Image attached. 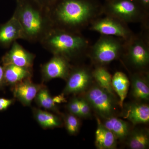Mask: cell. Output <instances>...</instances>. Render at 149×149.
I'll use <instances>...</instances> for the list:
<instances>
[{
	"label": "cell",
	"instance_id": "1",
	"mask_svg": "<svg viewBox=\"0 0 149 149\" xmlns=\"http://www.w3.org/2000/svg\"><path fill=\"white\" fill-rule=\"evenodd\" d=\"M48 12L54 28L79 33L103 14L97 0H56Z\"/></svg>",
	"mask_w": 149,
	"mask_h": 149
},
{
	"label": "cell",
	"instance_id": "2",
	"mask_svg": "<svg viewBox=\"0 0 149 149\" xmlns=\"http://www.w3.org/2000/svg\"><path fill=\"white\" fill-rule=\"evenodd\" d=\"M13 16L21 24L24 40L30 42H40L54 28L48 10L34 0H16Z\"/></svg>",
	"mask_w": 149,
	"mask_h": 149
},
{
	"label": "cell",
	"instance_id": "3",
	"mask_svg": "<svg viewBox=\"0 0 149 149\" xmlns=\"http://www.w3.org/2000/svg\"><path fill=\"white\" fill-rule=\"evenodd\" d=\"M43 47L53 55L64 57L70 62L89 52V41L81 33L56 28L51 29L40 41Z\"/></svg>",
	"mask_w": 149,
	"mask_h": 149
},
{
	"label": "cell",
	"instance_id": "4",
	"mask_svg": "<svg viewBox=\"0 0 149 149\" xmlns=\"http://www.w3.org/2000/svg\"><path fill=\"white\" fill-rule=\"evenodd\" d=\"M103 13L126 24L142 23L148 21V13L135 0H105Z\"/></svg>",
	"mask_w": 149,
	"mask_h": 149
},
{
	"label": "cell",
	"instance_id": "5",
	"mask_svg": "<svg viewBox=\"0 0 149 149\" xmlns=\"http://www.w3.org/2000/svg\"><path fill=\"white\" fill-rule=\"evenodd\" d=\"M125 42L118 37L102 35L89 49V55L97 65L109 64L123 52Z\"/></svg>",
	"mask_w": 149,
	"mask_h": 149
},
{
	"label": "cell",
	"instance_id": "6",
	"mask_svg": "<svg viewBox=\"0 0 149 149\" xmlns=\"http://www.w3.org/2000/svg\"><path fill=\"white\" fill-rule=\"evenodd\" d=\"M85 97L91 108L103 119L113 116L116 107L114 95L96 84L88 89Z\"/></svg>",
	"mask_w": 149,
	"mask_h": 149
},
{
	"label": "cell",
	"instance_id": "7",
	"mask_svg": "<svg viewBox=\"0 0 149 149\" xmlns=\"http://www.w3.org/2000/svg\"><path fill=\"white\" fill-rule=\"evenodd\" d=\"M124 52L130 65L135 69H145L149 63V46L148 38L134 35L125 41Z\"/></svg>",
	"mask_w": 149,
	"mask_h": 149
},
{
	"label": "cell",
	"instance_id": "8",
	"mask_svg": "<svg viewBox=\"0 0 149 149\" xmlns=\"http://www.w3.org/2000/svg\"><path fill=\"white\" fill-rule=\"evenodd\" d=\"M89 27L91 31L99 32L102 35L118 37L125 41H128L134 35L127 24L108 15L102 18L97 17Z\"/></svg>",
	"mask_w": 149,
	"mask_h": 149
},
{
	"label": "cell",
	"instance_id": "9",
	"mask_svg": "<svg viewBox=\"0 0 149 149\" xmlns=\"http://www.w3.org/2000/svg\"><path fill=\"white\" fill-rule=\"evenodd\" d=\"M93 78L92 71L87 68L72 67L63 94L65 95L83 93L90 87Z\"/></svg>",
	"mask_w": 149,
	"mask_h": 149
},
{
	"label": "cell",
	"instance_id": "10",
	"mask_svg": "<svg viewBox=\"0 0 149 149\" xmlns=\"http://www.w3.org/2000/svg\"><path fill=\"white\" fill-rule=\"evenodd\" d=\"M47 62L41 65L43 82H48L56 78L66 80L72 66L70 62L62 56L53 55Z\"/></svg>",
	"mask_w": 149,
	"mask_h": 149
},
{
	"label": "cell",
	"instance_id": "11",
	"mask_svg": "<svg viewBox=\"0 0 149 149\" xmlns=\"http://www.w3.org/2000/svg\"><path fill=\"white\" fill-rule=\"evenodd\" d=\"M35 55L28 52L17 41L11 45L10 50L2 59L3 66L13 65L17 66L33 69Z\"/></svg>",
	"mask_w": 149,
	"mask_h": 149
},
{
	"label": "cell",
	"instance_id": "12",
	"mask_svg": "<svg viewBox=\"0 0 149 149\" xmlns=\"http://www.w3.org/2000/svg\"><path fill=\"white\" fill-rule=\"evenodd\" d=\"M44 85L34 83L31 78H27L13 86L15 98L24 106H30L36 95Z\"/></svg>",
	"mask_w": 149,
	"mask_h": 149
},
{
	"label": "cell",
	"instance_id": "13",
	"mask_svg": "<svg viewBox=\"0 0 149 149\" xmlns=\"http://www.w3.org/2000/svg\"><path fill=\"white\" fill-rule=\"evenodd\" d=\"M19 39L24 40L23 29L18 20L13 15L7 22L0 26V45L9 47Z\"/></svg>",
	"mask_w": 149,
	"mask_h": 149
},
{
	"label": "cell",
	"instance_id": "14",
	"mask_svg": "<svg viewBox=\"0 0 149 149\" xmlns=\"http://www.w3.org/2000/svg\"><path fill=\"white\" fill-rule=\"evenodd\" d=\"M123 116L133 125L147 123L149 121V106L141 103L128 104L123 112Z\"/></svg>",
	"mask_w": 149,
	"mask_h": 149
},
{
	"label": "cell",
	"instance_id": "15",
	"mask_svg": "<svg viewBox=\"0 0 149 149\" xmlns=\"http://www.w3.org/2000/svg\"><path fill=\"white\" fill-rule=\"evenodd\" d=\"M95 132V145L98 149H114L117 147V139L113 133L106 128L99 118Z\"/></svg>",
	"mask_w": 149,
	"mask_h": 149
},
{
	"label": "cell",
	"instance_id": "16",
	"mask_svg": "<svg viewBox=\"0 0 149 149\" xmlns=\"http://www.w3.org/2000/svg\"><path fill=\"white\" fill-rule=\"evenodd\" d=\"M3 66L4 70L5 84L13 86L24 79L32 77V69L13 65H8Z\"/></svg>",
	"mask_w": 149,
	"mask_h": 149
},
{
	"label": "cell",
	"instance_id": "17",
	"mask_svg": "<svg viewBox=\"0 0 149 149\" xmlns=\"http://www.w3.org/2000/svg\"><path fill=\"white\" fill-rule=\"evenodd\" d=\"M147 77L141 72H136L131 76L132 95L137 100H149V88Z\"/></svg>",
	"mask_w": 149,
	"mask_h": 149
},
{
	"label": "cell",
	"instance_id": "18",
	"mask_svg": "<svg viewBox=\"0 0 149 149\" xmlns=\"http://www.w3.org/2000/svg\"><path fill=\"white\" fill-rule=\"evenodd\" d=\"M103 119L100 120L102 124L113 133L117 140L122 141L127 138L130 132L128 123L114 116Z\"/></svg>",
	"mask_w": 149,
	"mask_h": 149
},
{
	"label": "cell",
	"instance_id": "19",
	"mask_svg": "<svg viewBox=\"0 0 149 149\" xmlns=\"http://www.w3.org/2000/svg\"><path fill=\"white\" fill-rule=\"evenodd\" d=\"M32 112L35 120L44 129H52L62 126L60 118L52 113L35 108L32 109Z\"/></svg>",
	"mask_w": 149,
	"mask_h": 149
},
{
	"label": "cell",
	"instance_id": "20",
	"mask_svg": "<svg viewBox=\"0 0 149 149\" xmlns=\"http://www.w3.org/2000/svg\"><path fill=\"white\" fill-rule=\"evenodd\" d=\"M127 144L131 149H146L149 146L148 130L146 128H136L130 132L127 137Z\"/></svg>",
	"mask_w": 149,
	"mask_h": 149
},
{
	"label": "cell",
	"instance_id": "21",
	"mask_svg": "<svg viewBox=\"0 0 149 149\" xmlns=\"http://www.w3.org/2000/svg\"><path fill=\"white\" fill-rule=\"evenodd\" d=\"M130 81L125 73L120 71L116 72L112 77V86L113 91L119 98V104L123 107L130 86Z\"/></svg>",
	"mask_w": 149,
	"mask_h": 149
},
{
	"label": "cell",
	"instance_id": "22",
	"mask_svg": "<svg viewBox=\"0 0 149 149\" xmlns=\"http://www.w3.org/2000/svg\"><path fill=\"white\" fill-rule=\"evenodd\" d=\"M93 78L97 84L114 95V91L112 86V77L109 71L102 65H97L92 71Z\"/></svg>",
	"mask_w": 149,
	"mask_h": 149
},
{
	"label": "cell",
	"instance_id": "23",
	"mask_svg": "<svg viewBox=\"0 0 149 149\" xmlns=\"http://www.w3.org/2000/svg\"><path fill=\"white\" fill-rule=\"evenodd\" d=\"M35 100V102L40 107L59 114L58 107L54 102L52 97L45 86H43L38 92Z\"/></svg>",
	"mask_w": 149,
	"mask_h": 149
},
{
	"label": "cell",
	"instance_id": "24",
	"mask_svg": "<svg viewBox=\"0 0 149 149\" xmlns=\"http://www.w3.org/2000/svg\"><path fill=\"white\" fill-rule=\"evenodd\" d=\"M65 125L70 135H75L79 132L80 122L78 116L70 113L64 117Z\"/></svg>",
	"mask_w": 149,
	"mask_h": 149
},
{
	"label": "cell",
	"instance_id": "25",
	"mask_svg": "<svg viewBox=\"0 0 149 149\" xmlns=\"http://www.w3.org/2000/svg\"><path fill=\"white\" fill-rule=\"evenodd\" d=\"M68 109L70 113L80 117V98L74 97L68 103Z\"/></svg>",
	"mask_w": 149,
	"mask_h": 149
},
{
	"label": "cell",
	"instance_id": "26",
	"mask_svg": "<svg viewBox=\"0 0 149 149\" xmlns=\"http://www.w3.org/2000/svg\"><path fill=\"white\" fill-rule=\"evenodd\" d=\"M80 117L88 118L91 116V107L87 100L84 97L80 98Z\"/></svg>",
	"mask_w": 149,
	"mask_h": 149
},
{
	"label": "cell",
	"instance_id": "27",
	"mask_svg": "<svg viewBox=\"0 0 149 149\" xmlns=\"http://www.w3.org/2000/svg\"><path fill=\"white\" fill-rule=\"evenodd\" d=\"M13 99H8L0 97V111H4L8 109L13 103Z\"/></svg>",
	"mask_w": 149,
	"mask_h": 149
},
{
	"label": "cell",
	"instance_id": "28",
	"mask_svg": "<svg viewBox=\"0 0 149 149\" xmlns=\"http://www.w3.org/2000/svg\"><path fill=\"white\" fill-rule=\"evenodd\" d=\"M40 6L47 9L49 8L54 3L56 0H34Z\"/></svg>",
	"mask_w": 149,
	"mask_h": 149
},
{
	"label": "cell",
	"instance_id": "29",
	"mask_svg": "<svg viewBox=\"0 0 149 149\" xmlns=\"http://www.w3.org/2000/svg\"><path fill=\"white\" fill-rule=\"evenodd\" d=\"M140 6L149 13V0H135Z\"/></svg>",
	"mask_w": 149,
	"mask_h": 149
},
{
	"label": "cell",
	"instance_id": "30",
	"mask_svg": "<svg viewBox=\"0 0 149 149\" xmlns=\"http://www.w3.org/2000/svg\"><path fill=\"white\" fill-rule=\"evenodd\" d=\"M5 85L4 80V70L3 66L0 65V89Z\"/></svg>",
	"mask_w": 149,
	"mask_h": 149
},
{
	"label": "cell",
	"instance_id": "31",
	"mask_svg": "<svg viewBox=\"0 0 149 149\" xmlns=\"http://www.w3.org/2000/svg\"><path fill=\"white\" fill-rule=\"evenodd\" d=\"M64 95L63 94L59 95L58 96H56L55 97H53L54 102L55 103H61L64 102L66 101L65 99Z\"/></svg>",
	"mask_w": 149,
	"mask_h": 149
}]
</instances>
